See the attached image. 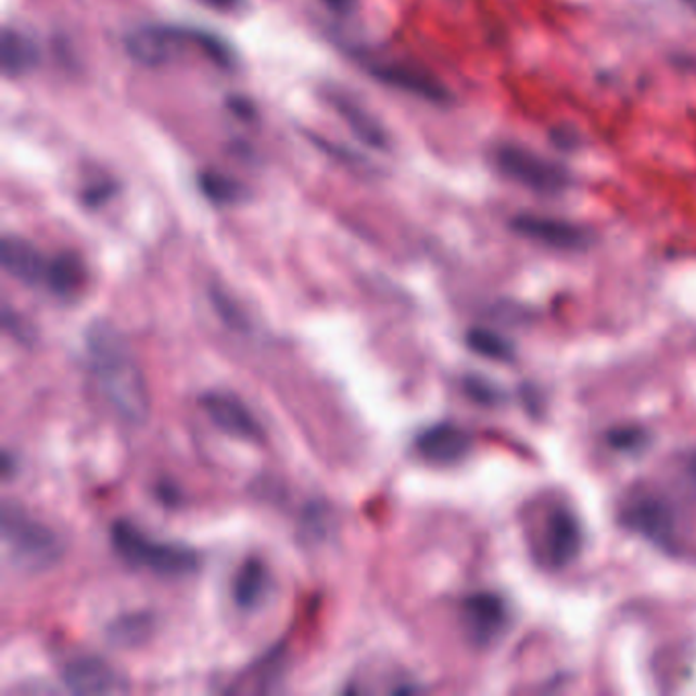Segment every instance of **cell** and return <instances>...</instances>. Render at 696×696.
<instances>
[{
    "label": "cell",
    "mask_w": 696,
    "mask_h": 696,
    "mask_svg": "<svg viewBox=\"0 0 696 696\" xmlns=\"http://www.w3.org/2000/svg\"><path fill=\"white\" fill-rule=\"evenodd\" d=\"M15 466H17V461H15V458H13V454H11L9 450H4V452H2V461H0V468H2V478H9V476L13 474Z\"/></svg>",
    "instance_id": "d4e9b609"
},
{
    "label": "cell",
    "mask_w": 696,
    "mask_h": 696,
    "mask_svg": "<svg viewBox=\"0 0 696 696\" xmlns=\"http://www.w3.org/2000/svg\"><path fill=\"white\" fill-rule=\"evenodd\" d=\"M46 282L51 292L60 299L76 296L86 282L85 262L72 252L51 257Z\"/></svg>",
    "instance_id": "2e32d148"
},
{
    "label": "cell",
    "mask_w": 696,
    "mask_h": 696,
    "mask_svg": "<svg viewBox=\"0 0 696 696\" xmlns=\"http://www.w3.org/2000/svg\"><path fill=\"white\" fill-rule=\"evenodd\" d=\"M213 301H215V306H217L219 315L225 319V324L231 325L233 329H245V321H243L238 306L233 305L225 294H222V292H213Z\"/></svg>",
    "instance_id": "603a6c76"
},
{
    "label": "cell",
    "mask_w": 696,
    "mask_h": 696,
    "mask_svg": "<svg viewBox=\"0 0 696 696\" xmlns=\"http://www.w3.org/2000/svg\"><path fill=\"white\" fill-rule=\"evenodd\" d=\"M461 621L468 640L476 647H489L507 631L509 609L494 593H476L464 600Z\"/></svg>",
    "instance_id": "8992f818"
},
{
    "label": "cell",
    "mask_w": 696,
    "mask_h": 696,
    "mask_svg": "<svg viewBox=\"0 0 696 696\" xmlns=\"http://www.w3.org/2000/svg\"><path fill=\"white\" fill-rule=\"evenodd\" d=\"M512 227L523 238L533 239L547 248L564 250V252L584 250L593 241L591 233L580 225L549 219V217H537V215H521L512 222Z\"/></svg>",
    "instance_id": "9c48e42d"
},
{
    "label": "cell",
    "mask_w": 696,
    "mask_h": 696,
    "mask_svg": "<svg viewBox=\"0 0 696 696\" xmlns=\"http://www.w3.org/2000/svg\"><path fill=\"white\" fill-rule=\"evenodd\" d=\"M580 549H582V529L578 523L577 515L566 507H556L545 519V560L552 568H566L577 560Z\"/></svg>",
    "instance_id": "ba28073f"
},
{
    "label": "cell",
    "mask_w": 696,
    "mask_h": 696,
    "mask_svg": "<svg viewBox=\"0 0 696 696\" xmlns=\"http://www.w3.org/2000/svg\"><path fill=\"white\" fill-rule=\"evenodd\" d=\"M628 526L656 544L668 545L674 535V515L662 498L642 494L631 498L623 512Z\"/></svg>",
    "instance_id": "8fae6325"
},
{
    "label": "cell",
    "mask_w": 696,
    "mask_h": 696,
    "mask_svg": "<svg viewBox=\"0 0 696 696\" xmlns=\"http://www.w3.org/2000/svg\"><path fill=\"white\" fill-rule=\"evenodd\" d=\"M0 529L15 568L39 572L62 558L64 545L55 535V531L29 517L17 503H2Z\"/></svg>",
    "instance_id": "277c9868"
},
{
    "label": "cell",
    "mask_w": 696,
    "mask_h": 696,
    "mask_svg": "<svg viewBox=\"0 0 696 696\" xmlns=\"http://www.w3.org/2000/svg\"><path fill=\"white\" fill-rule=\"evenodd\" d=\"M203 4H206V7H211V9H219V11H233V9H238L239 4L243 2V0H201Z\"/></svg>",
    "instance_id": "cb8c5ba5"
},
{
    "label": "cell",
    "mask_w": 696,
    "mask_h": 696,
    "mask_svg": "<svg viewBox=\"0 0 696 696\" xmlns=\"http://www.w3.org/2000/svg\"><path fill=\"white\" fill-rule=\"evenodd\" d=\"M333 104H336L341 117L347 121L350 127L356 131V136L368 141L370 145H378V148L384 145V131L362 106H357L350 99H343V97L333 99Z\"/></svg>",
    "instance_id": "d6986e66"
},
{
    "label": "cell",
    "mask_w": 696,
    "mask_h": 696,
    "mask_svg": "<svg viewBox=\"0 0 696 696\" xmlns=\"http://www.w3.org/2000/svg\"><path fill=\"white\" fill-rule=\"evenodd\" d=\"M39 64V48L18 29H4L2 34V69L7 76H23Z\"/></svg>",
    "instance_id": "e0dca14e"
},
{
    "label": "cell",
    "mask_w": 696,
    "mask_h": 696,
    "mask_svg": "<svg viewBox=\"0 0 696 696\" xmlns=\"http://www.w3.org/2000/svg\"><path fill=\"white\" fill-rule=\"evenodd\" d=\"M273 577L264 561L250 558L243 561L233 580V600L241 611H254L270 595Z\"/></svg>",
    "instance_id": "5bb4252c"
},
{
    "label": "cell",
    "mask_w": 696,
    "mask_h": 696,
    "mask_svg": "<svg viewBox=\"0 0 696 696\" xmlns=\"http://www.w3.org/2000/svg\"><path fill=\"white\" fill-rule=\"evenodd\" d=\"M86 350L109 403L129 423H145L152 407L150 391L125 336L117 327L97 319L86 329Z\"/></svg>",
    "instance_id": "6da1fadb"
},
{
    "label": "cell",
    "mask_w": 696,
    "mask_h": 696,
    "mask_svg": "<svg viewBox=\"0 0 696 696\" xmlns=\"http://www.w3.org/2000/svg\"><path fill=\"white\" fill-rule=\"evenodd\" d=\"M125 50L137 64L148 68H162L187 55L188 50L199 51L223 68L233 66V51L217 35L187 29L176 25H143L125 37Z\"/></svg>",
    "instance_id": "7a4b0ae2"
},
{
    "label": "cell",
    "mask_w": 696,
    "mask_h": 696,
    "mask_svg": "<svg viewBox=\"0 0 696 696\" xmlns=\"http://www.w3.org/2000/svg\"><path fill=\"white\" fill-rule=\"evenodd\" d=\"M111 544L121 560L127 561L134 568H145L157 577H188L199 568V556L192 547L168 544V542H153L129 521L113 523Z\"/></svg>",
    "instance_id": "3957f363"
},
{
    "label": "cell",
    "mask_w": 696,
    "mask_h": 696,
    "mask_svg": "<svg viewBox=\"0 0 696 696\" xmlns=\"http://www.w3.org/2000/svg\"><path fill=\"white\" fill-rule=\"evenodd\" d=\"M62 680L76 695H106L123 688L119 672L99 656H78L62 670Z\"/></svg>",
    "instance_id": "30bf717a"
},
{
    "label": "cell",
    "mask_w": 696,
    "mask_h": 696,
    "mask_svg": "<svg viewBox=\"0 0 696 696\" xmlns=\"http://www.w3.org/2000/svg\"><path fill=\"white\" fill-rule=\"evenodd\" d=\"M472 450V438L466 429L454 423H438L417 438V452L438 466L458 464Z\"/></svg>",
    "instance_id": "7c38bea8"
},
{
    "label": "cell",
    "mask_w": 696,
    "mask_h": 696,
    "mask_svg": "<svg viewBox=\"0 0 696 696\" xmlns=\"http://www.w3.org/2000/svg\"><path fill=\"white\" fill-rule=\"evenodd\" d=\"M494 166L505 178L540 194H561L572 187V176L561 164L515 143L494 150Z\"/></svg>",
    "instance_id": "5b68a950"
},
{
    "label": "cell",
    "mask_w": 696,
    "mask_h": 696,
    "mask_svg": "<svg viewBox=\"0 0 696 696\" xmlns=\"http://www.w3.org/2000/svg\"><path fill=\"white\" fill-rule=\"evenodd\" d=\"M152 631V615L150 612H134V615H125V617H119L117 621H113L106 629V635L117 646L131 647L143 644Z\"/></svg>",
    "instance_id": "ac0fdd59"
},
{
    "label": "cell",
    "mask_w": 696,
    "mask_h": 696,
    "mask_svg": "<svg viewBox=\"0 0 696 696\" xmlns=\"http://www.w3.org/2000/svg\"><path fill=\"white\" fill-rule=\"evenodd\" d=\"M372 72L374 76H378L382 83L403 88L429 101H443L447 97L443 86L423 69L413 68L407 64H387V66L374 64Z\"/></svg>",
    "instance_id": "9a60e30c"
},
{
    "label": "cell",
    "mask_w": 696,
    "mask_h": 696,
    "mask_svg": "<svg viewBox=\"0 0 696 696\" xmlns=\"http://www.w3.org/2000/svg\"><path fill=\"white\" fill-rule=\"evenodd\" d=\"M468 345L474 350L476 354L493 357V359H507L512 354L509 341L489 329H472L468 333Z\"/></svg>",
    "instance_id": "44dd1931"
},
{
    "label": "cell",
    "mask_w": 696,
    "mask_h": 696,
    "mask_svg": "<svg viewBox=\"0 0 696 696\" xmlns=\"http://www.w3.org/2000/svg\"><path fill=\"white\" fill-rule=\"evenodd\" d=\"M199 185L204 197L215 204H236L245 199V188L238 180L219 172H204L199 178Z\"/></svg>",
    "instance_id": "ffe728a7"
},
{
    "label": "cell",
    "mask_w": 696,
    "mask_h": 696,
    "mask_svg": "<svg viewBox=\"0 0 696 696\" xmlns=\"http://www.w3.org/2000/svg\"><path fill=\"white\" fill-rule=\"evenodd\" d=\"M2 327L21 343H31L35 340L34 327L9 305L2 306Z\"/></svg>",
    "instance_id": "7402d4cb"
},
{
    "label": "cell",
    "mask_w": 696,
    "mask_h": 696,
    "mask_svg": "<svg viewBox=\"0 0 696 696\" xmlns=\"http://www.w3.org/2000/svg\"><path fill=\"white\" fill-rule=\"evenodd\" d=\"M201 407L208 419L222 429L223 433L239 438L243 442H260L262 427L255 421L250 408L231 392L211 391L201 396Z\"/></svg>",
    "instance_id": "52a82bcc"
},
{
    "label": "cell",
    "mask_w": 696,
    "mask_h": 696,
    "mask_svg": "<svg viewBox=\"0 0 696 696\" xmlns=\"http://www.w3.org/2000/svg\"><path fill=\"white\" fill-rule=\"evenodd\" d=\"M0 264L4 273L13 276L21 284L35 287L46 280L50 260H46L31 241L7 236L0 243Z\"/></svg>",
    "instance_id": "4fadbf2b"
}]
</instances>
